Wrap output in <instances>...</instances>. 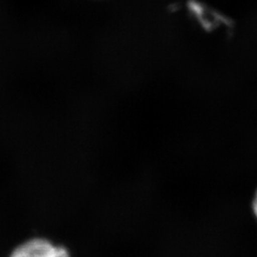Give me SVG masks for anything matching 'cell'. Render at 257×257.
Returning a JSON list of instances; mask_svg holds the SVG:
<instances>
[{"label": "cell", "instance_id": "obj_1", "mask_svg": "<svg viewBox=\"0 0 257 257\" xmlns=\"http://www.w3.org/2000/svg\"><path fill=\"white\" fill-rule=\"evenodd\" d=\"M10 257H70V253L47 239L34 238L19 245Z\"/></svg>", "mask_w": 257, "mask_h": 257}, {"label": "cell", "instance_id": "obj_2", "mask_svg": "<svg viewBox=\"0 0 257 257\" xmlns=\"http://www.w3.org/2000/svg\"><path fill=\"white\" fill-rule=\"evenodd\" d=\"M252 211H253V213H254V215H255V217L257 218V192L255 193L253 202H252Z\"/></svg>", "mask_w": 257, "mask_h": 257}]
</instances>
